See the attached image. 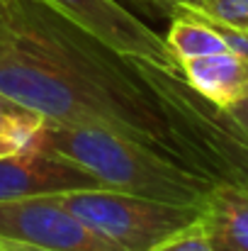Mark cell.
<instances>
[{
    "label": "cell",
    "instance_id": "cell-1",
    "mask_svg": "<svg viewBox=\"0 0 248 251\" xmlns=\"http://www.w3.org/2000/svg\"><path fill=\"white\" fill-rule=\"evenodd\" d=\"M0 34L112 102L168 132L165 117L127 59L37 0H0ZM170 139V137H168Z\"/></svg>",
    "mask_w": 248,
    "mask_h": 251
},
{
    "label": "cell",
    "instance_id": "cell-2",
    "mask_svg": "<svg viewBox=\"0 0 248 251\" xmlns=\"http://www.w3.org/2000/svg\"><path fill=\"white\" fill-rule=\"evenodd\" d=\"M34 142L46 154L83 168L100 188L117 193L202 207L214 185L173 156L110 127L44 122Z\"/></svg>",
    "mask_w": 248,
    "mask_h": 251
},
{
    "label": "cell",
    "instance_id": "cell-3",
    "mask_svg": "<svg viewBox=\"0 0 248 251\" xmlns=\"http://www.w3.org/2000/svg\"><path fill=\"white\" fill-rule=\"evenodd\" d=\"M168 125L173 156L212 183L248 188V132L231 115L185 81L180 69L127 59Z\"/></svg>",
    "mask_w": 248,
    "mask_h": 251
},
{
    "label": "cell",
    "instance_id": "cell-4",
    "mask_svg": "<svg viewBox=\"0 0 248 251\" xmlns=\"http://www.w3.org/2000/svg\"><path fill=\"white\" fill-rule=\"evenodd\" d=\"M0 93L20 105L39 112L46 122L78 125V127H110L124 137H132L151 149L173 156L168 132L132 110L112 102L110 98L76 83L24 49L15 47L0 34ZM175 159V156H173ZM178 161V159H175Z\"/></svg>",
    "mask_w": 248,
    "mask_h": 251
},
{
    "label": "cell",
    "instance_id": "cell-5",
    "mask_svg": "<svg viewBox=\"0 0 248 251\" xmlns=\"http://www.w3.org/2000/svg\"><path fill=\"white\" fill-rule=\"evenodd\" d=\"M100 237L124 251H151L200 217L197 205H175L107 188L51 193Z\"/></svg>",
    "mask_w": 248,
    "mask_h": 251
},
{
    "label": "cell",
    "instance_id": "cell-6",
    "mask_svg": "<svg viewBox=\"0 0 248 251\" xmlns=\"http://www.w3.org/2000/svg\"><path fill=\"white\" fill-rule=\"evenodd\" d=\"M0 239L49 251H124L90 229L51 193L2 200Z\"/></svg>",
    "mask_w": 248,
    "mask_h": 251
},
{
    "label": "cell",
    "instance_id": "cell-7",
    "mask_svg": "<svg viewBox=\"0 0 248 251\" xmlns=\"http://www.w3.org/2000/svg\"><path fill=\"white\" fill-rule=\"evenodd\" d=\"M59 12L83 32L92 34L110 51L124 59H146L163 69H178V61L168 51L165 39L129 12L117 0H37Z\"/></svg>",
    "mask_w": 248,
    "mask_h": 251
},
{
    "label": "cell",
    "instance_id": "cell-8",
    "mask_svg": "<svg viewBox=\"0 0 248 251\" xmlns=\"http://www.w3.org/2000/svg\"><path fill=\"white\" fill-rule=\"evenodd\" d=\"M83 188L100 185L83 168L46 154L37 142L22 147L20 151L0 156V202L27 195H46Z\"/></svg>",
    "mask_w": 248,
    "mask_h": 251
},
{
    "label": "cell",
    "instance_id": "cell-9",
    "mask_svg": "<svg viewBox=\"0 0 248 251\" xmlns=\"http://www.w3.org/2000/svg\"><path fill=\"white\" fill-rule=\"evenodd\" d=\"M178 69L197 93L219 107H231L248 98V59L231 49L180 59Z\"/></svg>",
    "mask_w": 248,
    "mask_h": 251
},
{
    "label": "cell",
    "instance_id": "cell-10",
    "mask_svg": "<svg viewBox=\"0 0 248 251\" xmlns=\"http://www.w3.org/2000/svg\"><path fill=\"white\" fill-rule=\"evenodd\" d=\"M200 225L214 251H248V188L214 183L202 202Z\"/></svg>",
    "mask_w": 248,
    "mask_h": 251
},
{
    "label": "cell",
    "instance_id": "cell-11",
    "mask_svg": "<svg viewBox=\"0 0 248 251\" xmlns=\"http://www.w3.org/2000/svg\"><path fill=\"white\" fill-rule=\"evenodd\" d=\"M44 122L46 120L39 112H34V110L20 105L17 100L7 98L5 93H0V134H7L27 147L37 139Z\"/></svg>",
    "mask_w": 248,
    "mask_h": 251
},
{
    "label": "cell",
    "instance_id": "cell-12",
    "mask_svg": "<svg viewBox=\"0 0 248 251\" xmlns=\"http://www.w3.org/2000/svg\"><path fill=\"white\" fill-rule=\"evenodd\" d=\"M151 251H214V247L209 244V239H207V234L200 225V217H197L192 225L175 232L173 237H168L165 242H161Z\"/></svg>",
    "mask_w": 248,
    "mask_h": 251
},
{
    "label": "cell",
    "instance_id": "cell-13",
    "mask_svg": "<svg viewBox=\"0 0 248 251\" xmlns=\"http://www.w3.org/2000/svg\"><path fill=\"white\" fill-rule=\"evenodd\" d=\"M195 7L248 32V0H200V5Z\"/></svg>",
    "mask_w": 248,
    "mask_h": 251
},
{
    "label": "cell",
    "instance_id": "cell-14",
    "mask_svg": "<svg viewBox=\"0 0 248 251\" xmlns=\"http://www.w3.org/2000/svg\"><path fill=\"white\" fill-rule=\"evenodd\" d=\"M129 2H134V5L149 10L151 15H158V17L170 20V17L175 15V10H178L185 0H129Z\"/></svg>",
    "mask_w": 248,
    "mask_h": 251
},
{
    "label": "cell",
    "instance_id": "cell-15",
    "mask_svg": "<svg viewBox=\"0 0 248 251\" xmlns=\"http://www.w3.org/2000/svg\"><path fill=\"white\" fill-rule=\"evenodd\" d=\"M229 110H231V115L244 125V129L248 132V98L246 100H241V102H236V105H231Z\"/></svg>",
    "mask_w": 248,
    "mask_h": 251
},
{
    "label": "cell",
    "instance_id": "cell-16",
    "mask_svg": "<svg viewBox=\"0 0 248 251\" xmlns=\"http://www.w3.org/2000/svg\"><path fill=\"white\" fill-rule=\"evenodd\" d=\"M22 147H24L22 142H17V139H12V137H7V134H0V156L12 154V151H20Z\"/></svg>",
    "mask_w": 248,
    "mask_h": 251
},
{
    "label": "cell",
    "instance_id": "cell-17",
    "mask_svg": "<svg viewBox=\"0 0 248 251\" xmlns=\"http://www.w3.org/2000/svg\"><path fill=\"white\" fill-rule=\"evenodd\" d=\"M0 247L10 251H49V249H42V247H32V244H22V242H7V239H0Z\"/></svg>",
    "mask_w": 248,
    "mask_h": 251
},
{
    "label": "cell",
    "instance_id": "cell-18",
    "mask_svg": "<svg viewBox=\"0 0 248 251\" xmlns=\"http://www.w3.org/2000/svg\"><path fill=\"white\" fill-rule=\"evenodd\" d=\"M187 5H200V0H185Z\"/></svg>",
    "mask_w": 248,
    "mask_h": 251
},
{
    "label": "cell",
    "instance_id": "cell-19",
    "mask_svg": "<svg viewBox=\"0 0 248 251\" xmlns=\"http://www.w3.org/2000/svg\"><path fill=\"white\" fill-rule=\"evenodd\" d=\"M0 251H10V249H5V247H0Z\"/></svg>",
    "mask_w": 248,
    "mask_h": 251
}]
</instances>
